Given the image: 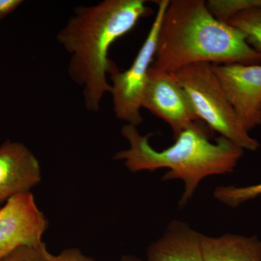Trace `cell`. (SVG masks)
<instances>
[{"mask_svg":"<svg viewBox=\"0 0 261 261\" xmlns=\"http://www.w3.org/2000/svg\"><path fill=\"white\" fill-rule=\"evenodd\" d=\"M152 13L145 0H104L75 8L58 33V42L70 55L68 74L82 87L87 111H99L103 97L111 92L108 74L118 70L108 58L111 46Z\"/></svg>","mask_w":261,"mask_h":261,"instance_id":"6da1fadb","label":"cell"},{"mask_svg":"<svg viewBox=\"0 0 261 261\" xmlns=\"http://www.w3.org/2000/svg\"><path fill=\"white\" fill-rule=\"evenodd\" d=\"M197 63L261 64L243 32L219 21L204 0H170L160 27L152 68L175 73Z\"/></svg>","mask_w":261,"mask_h":261,"instance_id":"7a4b0ae2","label":"cell"},{"mask_svg":"<svg viewBox=\"0 0 261 261\" xmlns=\"http://www.w3.org/2000/svg\"><path fill=\"white\" fill-rule=\"evenodd\" d=\"M210 132L200 121L196 122L178 136L172 146L158 151L149 142L153 134L142 135L137 126L126 124L121 134L129 147L117 152L113 159L123 161L132 173L169 169L162 180L183 181L185 190L178 202L183 207L203 178L233 173L243 156L244 149L224 137L220 136L216 142H211Z\"/></svg>","mask_w":261,"mask_h":261,"instance_id":"3957f363","label":"cell"},{"mask_svg":"<svg viewBox=\"0 0 261 261\" xmlns=\"http://www.w3.org/2000/svg\"><path fill=\"white\" fill-rule=\"evenodd\" d=\"M175 75L200 121L243 149L255 151L258 148L260 143L250 137L240 123L211 63L190 65Z\"/></svg>","mask_w":261,"mask_h":261,"instance_id":"277c9868","label":"cell"},{"mask_svg":"<svg viewBox=\"0 0 261 261\" xmlns=\"http://www.w3.org/2000/svg\"><path fill=\"white\" fill-rule=\"evenodd\" d=\"M169 1L156 2L157 14L132 65L124 71L118 69L111 74V94L115 116L126 124L137 126L143 121V117L141 114L142 99L149 70L154 61L161 21Z\"/></svg>","mask_w":261,"mask_h":261,"instance_id":"5b68a950","label":"cell"},{"mask_svg":"<svg viewBox=\"0 0 261 261\" xmlns=\"http://www.w3.org/2000/svg\"><path fill=\"white\" fill-rule=\"evenodd\" d=\"M142 108L166 121L172 130L174 140L184 130L200 121L175 73L152 66L149 70Z\"/></svg>","mask_w":261,"mask_h":261,"instance_id":"8992f818","label":"cell"},{"mask_svg":"<svg viewBox=\"0 0 261 261\" xmlns=\"http://www.w3.org/2000/svg\"><path fill=\"white\" fill-rule=\"evenodd\" d=\"M48 225L32 192L9 199L0 208V258L19 247L42 245Z\"/></svg>","mask_w":261,"mask_h":261,"instance_id":"52a82bcc","label":"cell"},{"mask_svg":"<svg viewBox=\"0 0 261 261\" xmlns=\"http://www.w3.org/2000/svg\"><path fill=\"white\" fill-rule=\"evenodd\" d=\"M240 123L247 132L261 125V65L212 64Z\"/></svg>","mask_w":261,"mask_h":261,"instance_id":"ba28073f","label":"cell"},{"mask_svg":"<svg viewBox=\"0 0 261 261\" xmlns=\"http://www.w3.org/2000/svg\"><path fill=\"white\" fill-rule=\"evenodd\" d=\"M41 181L40 163L27 146L10 140L0 145V203L30 192Z\"/></svg>","mask_w":261,"mask_h":261,"instance_id":"9c48e42d","label":"cell"},{"mask_svg":"<svg viewBox=\"0 0 261 261\" xmlns=\"http://www.w3.org/2000/svg\"><path fill=\"white\" fill-rule=\"evenodd\" d=\"M201 235L186 223L173 220L149 245L146 261H204Z\"/></svg>","mask_w":261,"mask_h":261,"instance_id":"30bf717a","label":"cell"},{"mask_svg":"<svg viewBox=\"0 0 261 261\" xmlns=\"http://www.w3.org/2000/svg\"><path fill=\"white\" fill-rule=\"evenodd\" d=\"M201 246L204 261H261V240L255 236L202 234Z\"/></svg>","mask_w":261,"mask_h":261,"instance_id":"8fae6325","label":"cell"},{"mask_svg":"<svg viewBox=\"0 0 261 261\" xmlns=\"http://www.w3.org/2000/svg\"><path fill=\"white\" fill-rule=\"evenodd\" d=\"M228 23L243 32L249 45L261 55V6L244 10Z\"/></svg>","mask_w":261,"mask_h":261,"instance_id":"7c38bea8","label":"cell"},{"mask_svg":"<svg viewBox=\"0 0 261 261\" xmlns=\"http://www.w3.org/2000/svg\"><path fill=\"white\" fill-rule=\"evenodd\" d=\"M206 6L215 18L228 23L244 10L261 6V0H208Z\"/></svg>","mask_w":261,"mask_h":261,"instance_id":"4fadbf2b","label":"cell"},{"mask_svg":"<svg viewBox=\"0 0 261 261\" xmlns=\"http://www.w3.org/2000/svg\"><path fill=\"white\" fill-rule=\"evenodd\" d=\"M216 200L229 207H235L247 201L261 197V183L247 187L219 186L215 189Z\"/></svg>","mask_w":261,"mask_h":261,"instance_id":"5bb4252c","label":"cell"},{"mask_svg":"<svg viewBox=\"0 0 261 261\" xmlns=\"http://www.w3.org/2000/svg\"><path fill=\"white\" fill-rule=\"evenodd\" d=\"M51 256L45 243L38 246H22L1 257L0 261H49Z\"/></svg>","mask_w":261,"mask_h":261,"instance_id":"9a60e30c","label":"cell"},{"mask_svg":"<svg viewBox=\"0 0 261 261\" xmlns=\"http://www.w3.org/2000/svg\"><path fill=\"white\" fill-rule=\"evenodd\" d=\"M49 261H96L93 257L87 256L76 247L65 249L58 255H51Z\"/></svg>","mask_w":261,"mask_h":261,"instance_id":"2e32d148","label":"cell"},{"mask_svg":"<svg viewBox=\"0 0 261 261\" xmlns=\"http://www.w3.org/2000/svg\"><path fill=\"white\" fill-rule=\"evenodd\" d=\"M22 3L20 0H0V20L13 13Z\"/></svg>","mask_w":261,"mask_h":261,"instance_id":"e0dca14e","label":"cell"},{"mask_svg":"<svg viewBox=\"0 0 261 261\" xmlns=\"http://www.w3.org/2000/svg\"><path fill=\"white\" fill-rule=\"evenodd\" d=\"M119 261H143L142 259L133 255H124L120 259Z\"/></svg>","mask_w":261,"mask_h":261,"instance_id":"ac0fdd59","label":"cell"}]
</instances>
